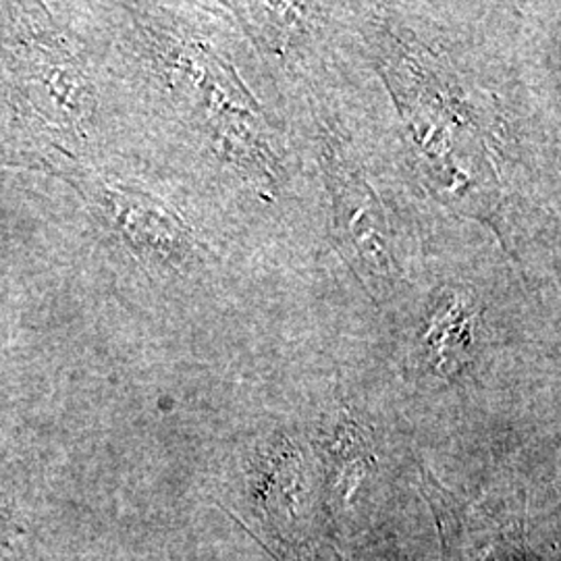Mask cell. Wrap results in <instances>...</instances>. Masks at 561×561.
Wrapping results in <instances>:
<instances>
[{
  "mask_svg": "<svg viewBox=\"0 0 561 561\" xmlns=\"http://www.w3.org/2000/svg\"><path fill=\"white\" fill-rule=\"evenodd\" d=\"M134 254L154 266H183L192 259L194 236L167 204L129 187L94 180L83 171H59Z\"/></svg>",
  "mask_w": 561,
  "mask_h": 561,
  "instance_id": "1",
  "label": "cell"
},
{
  "mask_svg": "<svg viewBox=\"0 0 561 561\" xmlns=\"http://www.w3.org/2000/svg\"><path fill=\"white\" fill-rule=\"evenodd\" d=\"M327 180L335 208V238L340 250L358 277L366 280L375 294H387L396 280L393 252L387 231L382 206L373 187L333 144L324 154Z\"/></svg>",
  "mask_w": 561,
  "mask_h": 561,
  "instance_id": "2",
  "label": "cell"
},
{
  "mask_svg": "<svg viewBox=\"0 0 561 561\" xmlns=\"http://www.w3.org/2000/svg\"><path fill=\"white\" fill-rule=\"evenodd\" d=\"M477 331V310L468 296L449 294L437 306L426 333V345L437 370L456 373L470 358Z\"/></svg>",
  "mask_w": 561,
  "mask_h": 561,
  "instance_id": "3",
  "label": "cell"
},
{
  "mask_svg": "<svg viewBox=\"0 0 561 561\" xmlns=\"http://www.w3.org/2000/svg\"><path fill=\"white\" fill-rule=\"evenodd\" d=\"M327 447L331 461L340 474L341 495L350 500L375 460L368 447V437L358 422L352 421L345 412H341L340 421L335 422Z\"/></svg>",
  "mask_w": 561,
  "mask_h": 561,
  "instance_id": "4",
  "label": "cell"
},
{
  "mask_svg": "<svg viewBox=\"0 0 561 561\" xmlns=\"http://www.w3.org/2000/svg\"><path fill=\"white\" fill-rule=\"evenodd\" d=\"M21 535H23V528L15 520L9 503L4 502V497L0 495V545L11 547Z\"/></svg>",
  "mask_w": 561,
  "mask_h": 561,
  "instance_id": "5",
  "label": "cell"
}]
</instances>
